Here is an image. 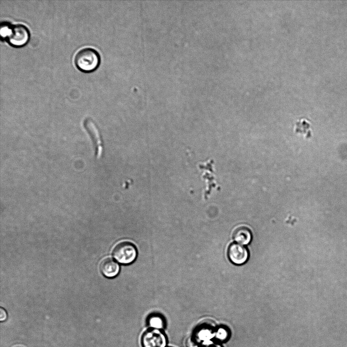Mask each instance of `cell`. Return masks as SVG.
<instances>
[{
  "label": "cell",
  "instance_id": "1",
  "mask_svg": "<svg viewBox=\"0 0 347 347\" xmlns=\"http://www.w3.org/2000/svg\"><path fill=\"white\" fill-rule=\"evenodd\" d=\"M100 55L94 49L83 48L79 50L74 57L76 67L83 72H91L96 70L100 65Z\"/></svg>",
  "mask_w": 347,
  "mask_h": 347
},
{
  "label": "cell",
  "instance_id": "2",
  "mask_svg": "<svg viewBox=\"0 0 347 347\" xmlns=\"http://www.w3.org/2000/svg\"><path fill=\"white\" fill-rule=\"evenodd\" d=\"M142 347H166L168 338L163 330L150 328L141 337Z\"/></svg>",
  "mask_w": 347,
  "mask_h": 347
},
{
  "label": "cell",
  "instance_id": "3",
  "mask_svg": "<svg viewBox=\"0 0 347 347\" xmlns=\"http://www.w3.org/2000/svg\"><path fill=\"white\" fill-rule=\"evenodd\" d=\"M216 328L212 322H203L196 327L191 336L200 345L214 338Z\"/></svg>",
  "mask_w": 347,
  "mask_h": 347
},
{
  "label": "cell",
  "instance_id": "4",
  "mask_svg": "<svg viewBox=\"0 0 347 347\" xmlns=\"http://www.w3.org/2000/svg\"><path fill=\"white\" fill-rule=\"evenodd\" d=\"M113 255L118 262L121 264H129L135 259L137 251L132 243L128 241H122L115 246Z\"/></svg>",
  "mask_w": 347,
  "mask_h": 347
},
{
  "label": "cell",
  "instance_id": "5",
  "mask_svg": "<svg viewBox=\"0 0 347 347\" xmlns=\"http://www.w3.org/2000/svg\"><path fill=\"white\" fill-rule=\"evenodd\" d=\"M29 38L30 33L27 27L22 24H16L12 25L7 41L13 47H20L25 45Z\"/></svg>",
  "mask_w": 347,
  "mask_h": 347
},
{
  "label": "cell",
  "instance_id": "6",
  "mask_svg": "<svg viewBox=\"0 0 347 347\" xmlns=\"http://www.w3.org/2000/svg\"><path fill=\"white\" fill-rule=\"evenodd\" d=\"M83 125L92 141L95 156L97 158L100 157L103 152V144L98 127L90 120H86L83 123Z\"/></svg>",
  "mask_w": 347,
  "mask_h": 347
},
{
  "label": "cell",
  "instance_id": "7",
  "mask_svg": "<svg viewBox=\"0 0 347 347\" xmlns=\"http://www.w3.org/2000/svg\"><path fill=\"white\" fill-rule=\"evenodd\" d=\"M228 257L230 261L237 265L244 264L249 258V253L246 247L237 243L230 245L228 249Z\"/></svg>",
  "mask_w": 347,
  "mask_h": 347
},
{
  "label": "cell",
  "instance_id": "8",
  "mask_svg": "<svg viewBox=\"0 0 347 347\" xmlns=\"http://www.w3.org/2000/svg\"><path fill=\"white\" fill-rule=\"evenodd\" d=\"M103 274L107 277H113L116 276L119 271L118 264L111 258L104 259L100 266Z\"/></svg>",
  "mask_w": 347,
  "mask_h": 347
},
{
  "label": "cell",
  "instance_id": "9",
  "mask_svg": "<svg viewBox=\"0 0 347 347\" xmlns=\"http://www.w3.org/2000/svg\"><path fill=\"white\" fill-rule=\"evenodd\" d=\"M252 238L250 231L246 227L241 226L234 232L233 238L239 244L244 245L250 243Z\"/></svg>",
  "mask_w": 347,
  "mask_h": 347
},
{
  "label": "cell",
  "instance_id": "10",
  "mask_svg": "<svg viewBox=\"0 0 347 347\" xmlns=\"http://www.w3.org/2000/svg\"><path fill=\"white\" fill-rule=\"evenodd\" d=\"M231 336L230 329L226 326L221 325L217 327L215 331L214 338L218 342L227 341Z\"/></svg>",
  "mask_w": 347,
  "mask_h": 347
},
{
  "label": "cell",
  "instance_id": "11",
  "mask_svg": "<svg viewBox=\"0 0 347 347\" xmlns=\"http://www.w3.org/2000/svg\"><path fill=\"white\" fill-rule=\"evenodd\" d=\"M148 324L151 328L163 330L165 326V321L161 316L153 314L148 318Z\"/></svg>",
  "mask_w": 347,
  "mask_h": 347
},
{
  "label": "cell",
  "instance_id": "12",
  "mask_svg": "<svg viewBox=\"0 0 347 347\" xmlns=\"http://www.w3.org/2000/svg\"><path fill=\"white\" fill-rule=\"evenodd\" d=\"M12 25L7 21H3L1 23L0 35L1 40H7L9 36Z\"/></svg>",
  "mask_w": 347,
  "mask_h": 347
},
{
  "label": "cell",
  "instance_id": "13",
  "mask_svg": "<svg viewBox=\"0 0 347 347\" xmlns=\"http://www.w3.org/2000/svg\"><path fill=\"white\" fill-rule=\"evenodd\" d=\"M199 347H223L220 342L217 341H209L201 344Z\"/></svg>",
  "mask_w": 347,
  "mask_h": 347
},
{
  "label": "cell",
  "instance_id": "14",
  "mask_svg": "<svg viewBox=\"0 0 347 347\" xmlns=\"http://www.w3.org/2000/svg\"><path fill=\"white\" fill-rule=\"evenodd\" d=\"M186 345L187 347H199L200 345L194 340L190 336L186 340Z\"/></svg>",
  "mask_w": 347,
  "mask_h": 347
},
{
  "label": "cell",
  "instance_id": "15",
  "mask_svg": "<svg viewBox=\"0 0 347 347\" xmlns=\"http://www.w3.org/2000/svg\"><path fill=\"white\" fill-rule=\"evenodd\" d=\"M7 317V313L5 309L2 308L0 309V320L1 322L5 321Z\"/></svg>",
  "mask_w": 347,
  "mask_h": 347
}]
</instances>
